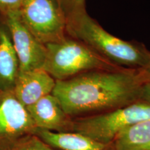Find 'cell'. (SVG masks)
Segmentation results:
<instances>
[{
  "mask_svg": "<svg viewBox=\"0 0 150 150\" xmlns=\"http://www.w3.org/2000/svg\"><path fill=\"white\" fill-rule=\"evenodd\" d=\"M150 82V70L122 67L99 70L56 81L52 95L72 118L97 115L141 99L143 87Z\"/></svg>",
  "mask_w": 150,
  "mask_h": 150,
  "instance_id": "6da1fadb",
  "label": "cell"
},
{
  "mask_svg": "<svg viewBox=\"0 0 150 150\" xmlns=\"http://www.w3.org/2000/svg\"><path fill=\"white\" fill-rule=\"evenodd\" d=\"M62 4L66 15L67 36L81 41L119 66L148 70L150 52L146 48L110 34L88 14L85 7Z\"/></svg>",
  "mask_w": 150,
  "mask_h": 150,
  "instance_id": "7a4b0ae2",
  "label": "cell"
},
{
  "mask_svg": "<svg viewBox=\"0 0 150 150\" xmlns=\"http://www.w3.org/2000/svg\"><path fill=\"white\" fill-rule=\"evenodd\" d=\"M45 46L47 55L42 69L56 81L68 79L90 71L123 67L102 57L81 41L68 36Z\"/></svg>",
  "mask_w": 150,
  "mask_h": 150,
  "instance_id": "3957f363",
  "label": "cell"
},
{
  "mask_svg": "<svg viewBox=\"0 0 150 150\" xmlns=\"http://www.w3.org/2000/svg\"><path fill=\"white\" fill-rule=\"evenodd\" d=\"M147 120H150V103L140 99L108 112L72 118L70 131L110 145L125 129Z\"/></svg>",
  "mask_w": 150,
  "mask_h": 150,
  "instance_id": "277c9868",
  "label": "cell"
},
{
  "mask_svg": "<svg viewBox=\"0 0 150 150\" xmlns=\"http://www.w3.org/2000/svg\"><path fill=\"white\" fill-rule=\"evenodd\" d=\"M18 11L24 25L45 45L67 37L66 15L59 0H24Z\"/></svg>",
  "mask_w": 150,
  "mask_h": 150,
  "instance_id": "5b68a950",
  "label": "cell"
},
{
  "mask_svg": "<svg viewBox=\"0 0 150 150\" xmlns=\"http://www.w3.org/2000/svg\"><path fill=\"white\" fill-rule=\"evenodd\" d=\"M18 11L1 17L0 20L10 33L19 59L20 71L42 69L46 59V46L39 42L24 25Z\"/></svg>",
  "mask_w": 150,
  "mask_h": 150,
  "instance_id": "8992f818",
  "label": "cell"
},
{
  "mask_svg": "<svg viewBox=\"0 0 150 150\" xmlns=\"http://www.w3.org/2000/svg\"><path fill=\"white\" fill-rule=\"evenodd\" d=\"M36 127L13 91L0 92V145L30 134Z\"/></svg>",
  "mask_w": 150,
  "mask_h": 150,
  "instance_id": "52a82bcc",
  "label": "cell"
},
{
  "mask_svg": "<svg viewBox=\"0 0 150 150\" xmlns=\"http://www.w3.org/2000/svg\"><path fill=\"white\" fill-rule=\"evenodd\" d=\"M56 80L43 69L20 71L13 90L15 96L26 108L52 94Z\"/></svg>",
  "mask_w": 150,
  "mask_h": 150,
  "instance_id": "ba28073f",
  "label": "cell"
},
{
  "mask_svg": "<svg viewBox=\"0 0 150 150\" xmlns=\"http://www.w3.org/2000/svg\"><path fill=\"white\" fill-rule=\"evenodd\" d=\"M27 109L37 129L54 132L70 131L72 117L67 115L52 94L43 97Z\"/></svg>",
  "mask_w": 150,
  "mask_h": 150,
  "instance_id": "9c48e42d",
  "label": "cell"
},
{
  "mask_svg": "<svg viewBox=\"0 0 150 150\" xmlns=\"http://www.w3.org/2000/svg\"><path fill=\"white\" fill-rule=\"evenodd\" d=\"M34 134L46 144L59 150H111L110 144L102 143L73 131L54 132L36 129Z\"/></svg>",
  "mask_w": 150,
  "mask_h": 150,
  "instance_id": "30bf717a",
  "label": "cell"
},
{
  "mask_svg": "<svg viewBox=\"0 0 150 150\" xmlns=\"http://www.w3.org/2000/svg\"><path fill=\"white\" fill-rule=\"evenodd\" d=\"M20 72V63L10 33L0 20V91H11Z\"/></svg>",
  "mask_w": 150,
  "mask_h": 150,
  "instance_id": "8fae6325",
  "label": "cell"
},
{
  "mask_svg": "<svg viewBox=\"0 0 150 150\" xmlns=\"http://www.w3.org/2000/svg\"><path fill=\"white\" fill-rule=\"evenodd\" d=\"M110 146L111 150H150V120L125 129L116 136Z\"/></svg>",
  "mask_w": 150,
  "mask_h": 150,
  "instance_id": "7c38bea8",
  "label": "cell"
},
{
  "mask_svg": "<svg viewBox=\"0 0 150 150\" xmlns=\"http://www.w3.org/2000/svg\"><path fill=\"white\" fill-rule=\"evenodd\" d=\"M0 150H59L51 147L35 134L24 136L0 145Z\"/></svg>",
  "mask_w": 150,
  "mask_h": 150,
  "instance_id": "4fadbf2b",
  "label": "cell"
},
{
  "mask_svg": "<svg viewBox=\"0 0 150 150\" xmlns=\"http://www.w3.org/2000/svg\"><path fill=\"white\" fill-rule=\"evenodd\" d=\"M24 0H0V18L18 11Z\"/></svg>",
  "mask_w": 150,
  "mask_h": 150,
  "instance_id": "5bb4252c",
  "label": "cell"
},
{
  "mask_svg": "<svg viewBox=\"0 0 150 150\" xmlns=\"http://www.w3.org/2000/svg\"><path fill=\"white\" fill-rule=\"evenodd\" d=\"M141 99L150 103V82L143 87L141 95Z\"/></svg>",
  "mask_w": 150,
  "mask_h": 150,
  "instance_id": "9a60e30c",
  "label": "cell"
},
{
  "mask_svg": "<svg viewBox=\"0 0 150 150\" xmlns=\"http://www.w3.org/2000/svg\"><path fill=\"white\" fill-rule=\"evenodd\" d=\"M86 0H62V2L75 7H85Z\"/></svg>",
  "mask_w": 150,
  "mask_h": 150,
  "instance_id": "2e32d148",
  "label": "cell"
},
{
  "mask_svg": "<svg viewBox=\"0 0 150 150\" xmlns=\"http://www.w3.org/2000/svg\"><path fill=\"white\" fill-rule=\"evenodd\" d=\"M148 70H150V64H149V67H148Z\"/></svg>",
  "mask_w": 150,
  "mask_h": 150,
  "instance_id": "e0dca14e",
  "label": "cell"
},
{
  "mask_svg": "<svg viewBox=\"0 0 150 150\" xmlns=\"http://www.w3.org/2000/svg\"><path fill=\"white\" fill-rule=\"evenodd\" d=\"M59 1H61V2H62V0H59Z\"/></svg>",
  "mask_w": 150,
  "mask_h": 150,
  "instance_id": "ac0fdd59",
  "label": "cell"
},
{
  "mask_svg": "<svg viewBox=\"0 0 150 150\" xmlns=\"http://www.w3.org/2000/svg\"><path fill=\"white\" fill-rule=\"evenodd\" d=\"M0 92H1V91H0Z\"/></svg>",
  "mask_w": 150,
  "mask_h": 150,
  "instance_id": "d6986e66",
  "label": "cell"
}]
</instances>
